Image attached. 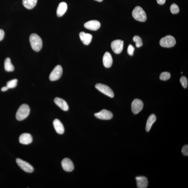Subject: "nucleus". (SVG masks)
I'll return each mask as SVG.
<instances>
[{"instance_id":"nucleus-1","label":"nucleus","mask_w":188,"mask_h":188,"mask_svg":"<svg viewBox=\"0 0 188 188\" xmlns=\"http://www.w3.org/2000/svg\"><path fill=\"white\" fill-rule=\"evenodd\" d=\"M29 41L32 48L36 52H39L41 49L43 43L41 38L36 34H32L29 37Z\"/></svg>"},{"instance_id":"nucleus-2","label":"nucleus","mask_w":188,"mask_h":188,"mask_svg":"<svg viewBox=\"0 0 188 188\" xmlns=\"http://www.w3.org/2000/svg\"><path fill=\"white\" fill-rule=\"evenodd\" d=\"M30 109L29 106L24 104L21 105L17 111L16 118L18 121H22L25 119L29 115Z\"/></svg>"},{"instance_id":"nucleus-3","label":"nucleus","mask_w":188,"mask_h":188,"mask_svg":"<svg viewBox=\"0 0 188 188\" xmlns=\"http://www.w3.org/2000/svg\"><path fill=\"white\" fill-rule=\"evenodd\" d=\"M132 15L133 18L136 20L144 22L147 20L146 13L140 6H137L133 9Z\"/></svg>"},{"instance_id":"nucleus-4","label":"nucleus","mask_w":188,"mask_h":188,"mask_svg":"<svg viewBox=\"0 0 188 188\" xmlns=\"http://www.w3.org/2000/svg\"><path fill=\"white\" fill-rule=\"evenodd\" d=\"M175 39L173 36L167 35L161 39L160 44L162 47L170 48L174 47L176 44Z\"/></svg>"},{"instance_id":"nucleus-5","label":"nucleus","mask_w":188,"mask_h":188,"mask_svg":"<svg viewBox=\"0 0 188 188\" xmlns=\"http://www.w3.org/2000/svg\"><path fill=\"white\" fill-rule=\"evenodd\" d=\"M95 87L99 91L107 95V96L111 98H113L114 97V94L113 90L109 86L105 84L98 83L96 84Z\"/></svg>"},{"instance_id":"nucleus-6","label":"nucleus","mask_w":188,"mask_h":188,"mask_svg":"<svg viewBox=\"0 0 188 188\" xmlns=\"http://www.w3.org/2000/svg\"><path fill=\"white\" fill-rule=\"evenodd\" d=\"M62 67L58 65L56 66L52 71L49 76V79L51 81H55L59 79L62 74Z\"/></svg>"},{"instance_id":"nucleus-7","label":"nucleus","mask_w":188,"mask_h":188,"mask_svg":"<svg viewBox=\"0 0 188 188\" xmlns=\"http://www.w3.org/2000/svg\"><path fill=\"white\" fill-rule=\"evenodd\" d=\"M16 162L19 167L24 171L28 173H31L34 171L33 167L27 162L19 158L16 159Z\"/></svg>"},{"instance_id":"nucleus-8","label":"nucleus","mask_w":188,"mask_h":188,"mask_svg":"<svg viewBox=\"0 0 188 188\" xmlns=\"http://www.w3.org/2000/svg\"><path fill=\"white\" fill-rule=\"evenodd\" d=\"M144 103L140 99H136L132 103L131 109L134 114H137L143 109Z\"/></svg>"},{"instance_id":"nucleus-9","label":"nucleus","mask_w":188,"mask_h":188,"mask_svg":"<svg viewBox=\"0 0 188 188\" xmlns=\"http://www.w3.org/2000/svg\"><path fill=\"white\" fill-rule=\"evenodd\" d=\"M124 41L121 40H114L111 43V47L112 50L116 54H119L122 52L124 48Z\"/></svg>"},{"instance_id":"nucleus-10","label":"nucleus","mask_w":188,"mask_h":188,"mask_svg":"<svg viewBox=\"0 0 188 188\" xmlns=\"http://www.w3.org/2000/svg\"><path fill=\"white\" fill-rule=\"evenodd\" d=\"M94 116L97 118L103 120H109L113 117L112 112L106 109H103L98 113H95Z\"/></svg>"},{"instance_id":"nucleus-11","label":"nucleus","mask_w":188,"mask_h":188,"mask_svg":"<svg viewBox=\"0 0 188 188\" xmlns=\"http://www.w3.org/2000/svg\"><path fill=\"white\" fill-rule=\"evenodd\" d=\"M84 26L88 29L96 31L100 28L101 24L98 21L91 20L84 24Z\"/></svg>"},{"instance_id":"nucleus-12","label":"nucleus","mask_w":188,"mask_h":188,"mask_svg":"<svg viewBox=\"0 0 188 188\" xmlns=\"http://www.w3.org/2000/svg\"><path fill=\"white\" fill-rule=\"evenodd\" d=\"M62 167L67 172H71L74 169V165L72 161L68 158H65L61 162Z\"/></svg>"},{"instance_id":"nucleus-13","label":"nucleus","mask_w":188,"mask_h":188,"mask_svg":"<svg viewBox=\"0 0 188 188\" xmlns=\"http://www.w3.org/2000/svg\"><path fill=\"white\" fill-rule=\"evenodd\" d=\"M103 65L106 68H109L112 66L113 63V58L111 54L109 52H106L103 58Z\"/></svg>"},{"instance_id":"nucleus-14","label":"nucleus","mask_w":188,"mask_h":188,"mask_svg":"<svg viewBox=\"0 0 188 188\" xmlns=\"http://www.w3.org/2000/svg\"><path fill=\"white\" fill-rule=\"evenodd\" d=\"M20 143L24 145H28L31 143L32 138L29 133H24L21 135L19 138Z\"/></svg>"},{"instance_id":"nucleus-15","label":"nucleus","mask_w":188,"mask_h":188,"mask_svg":"<svg viewBox=\"0 0 188 188\" xmlns=\"http://www.w3.org/2000/svg\"><path fill=\"white\" fill-rule=\"evenodd\" d=\"M138 188H146L148 185V179L145 176H138L136 178Z\"/></svg>"},{"instance_id":"nucleus-16","label":"nucleus","mask_w":188,"mask_h":188,"mask_svg":"<svg viewBox=\"0 0 188 188\" xmlns=\"http://www.w3.org/2000/svg\"><path fill=\"white\" fill-rule=\"evenodd\" d=\"M79 37L84 45H89L91 42L92 36L91 34L86 33L84 32H81L79 33Z\"/></svg>"},{"instance_id":"nucleus-17","label":"nucleus","mask_w":188,"mask_h":188,"mask_svg":"<svg viewBox=\"0 0 188 188\" xmlns=\"http://www.w3.org/2000/svg\"><path fill=\"white\" fill-rule=\"evenodd\" d=\"M54 102L58 107L65 111H68L69 109L68 105L65 101L61 98L57 97L54 100Z\"/></svg>"},{"instance_id":"nucleus-18","label":"nucleus","mask_w":188,"mask_h":188,"mask_svg":"<svg viewBox=\"0 0 188 188\" xmlns=\"http://www.w3.org/2000/svg\"><path fill=\"white\" fill-rule=\"evenodd\" d=\"M54 128L57 133L59 134H62L64 133V129L62 123L58 119H55L53 122Z\"/></svg>"},{"instance_id":"nucleus-19","label":"nucleus","mask_w":188,"mask_h":188,"mask_svg":"<svg viewBox=\"0 0 188 188\" xmlns=\"http://www.w3.org/2000/svg\"><path fill=\"white\" fill-rule=\"evenodd\" d=\"M67 9V5L65 2H62L60 3L58 6L57 11V14L58 17H60L62 16L66 13Z\"/></svg>"},{"instance_id":"nucleus-20","label":"nucleus","mask_w":188,"mask_h":188,"mask_svg":"<svg viewBox=\"0 0 188 188\" xmlns=\"http://www.w3.org/2000/svg\"><path fill=\"white\" fill-rule=\"evenodd\" d=\"M156 116L154 114H152L149 117L146 127V129L147 132L150 131L152 125L156 121Z\"/></svg>"},{"instance_id":"nucleus-21","label":"nucleus","mask_w":188,"mask_h":188,"mask_svg":"<svg viewBox=\"0 0 188 188\" xmlns=\"http://www.w3.org/2000/svg\"><path fill=\"white\" fill-rule=\"evenodd\" d=\"M37 2V0H23L22 4L25 7L31 10L35 7Z\"/></svg>"},{"instance_id":"nucleus-22","label":"nucleus","mask_w":188,"mask_h":188,"mask_svg":"<svg viewBox=\"0 0 188 188\" xmlns=\"http://www.w3.org/2000/svg\"><path fill=\"white\" fill-rule=\"evenodd\" d=\"M4 68L5 70L7 72H13L14 70V66L11 62L10 58H6L4 61Z\"/></svg>"},{"instance_id":"nucleus-23","label":"nucleus","mask_w":188,"mask_h":188,"mask_svg":"<svg viewBox=\"0 0 188 188\" xmlns=\"http://www.w3.org/2000/svg\"><path fill=\"white\" fill-rule=\"evenodd\" d=\"M133 41L136 43V46L139 47L142 46L143 45L142 38L138 36H135L133 38Z\"/></svg>"},{"instance_id":"nucleus-24","label":"nucleus","mask_w":188,"mask_h":188,"mask_svg":"<svg viewBox=\"0 0 188 188\" xmlns=\"http://www.w3.org/2000/svg\"><path fill=\"white\" fill-rule=\"evenodd\" d=\"M18 80L16 79L11 80L7 82L6 86L9 88H14L17 85Z\"/></svg>"},{"instance_id":"nucleus-25","label":"nucleus","mask_w":188,"mask_h":188,"mask_svg":"<svg viewBox=\"0 0 188 188\" xmlns=\"http://www.w3.org/2000/svg\"><path fill=\"white\" fill-rule=\"evenodd\" d=\"M170 10L171 12L173 14H177L178 13L179 11V9L178 6L176 4H172L170 6Z\"/></svg>"},{"instance_id":"nucleus-26","label":"nucleus","mask_w":188,"mask_h":188,"mask_svg":"<svg viewBox=\"0 0 188 188\" xmlns=\"http://www.w3.org/2000/svg\"><path fill=\"white\" fill-rule=\"evenodd\" d=\"M171 77L170 73L168 72L162 73L160 75V79L161 80L167 81L170 79Z\"/></svg>"},{"instance_id":"nucleus-27","label":"nucleus","mask_w":188,"mask_h":188,"mask_svg":"<svg viewBox=\"0 0 188 188\" xmlns=\"http://www.w3.org/2000/svg\"><path fill=\"white\" fill-rule=\"evenodd\" d=\"M180 82L183 87L187 88L188 87V80L187 78L184 76H183L181 78Z\"/></svg>"},{"instance_id":"nucleus-28","label":"nucleus","mask_w":188,"mask_h":188,"mask_svg":"<svg viewBox=\"0 0 188 188\" xmlns=\"http://www.w3.org/2000/svg\"><path fill=\"white\" fill-rule=\"evenodd\" d=\"M134 50L135 47L132 45H129L128 48H127V53H128L129 55L131 56L133 55Z\"/></svg>"},{"instance_id":"nucleus-29","label":"nucleus","mask_w":188,"mask_h":188,"mask_svg":"<svg viewBox=\"0 0 188 188\" xmlns=\"http://www.w3.org/2000/svg\"><path fill=\"white\" fill-rule=\"evenodd\" d=\"M181 152L185 156H187L188 155V146L187 145H186L183 147L181 150Z\"/></svg>"},{"instance_id":"nucleus-30","label":"nucleus","mask_w":188,"mask_h":188,"mask_svg":"<svg viewBox=\"0 0 188 188\" xmlns=\"http://www.w3.org/2000/svg\"><path fill=\"white\" fill-rule=\"evenodd\" d=\"M5 36V33L3 29H0V41L3 40Z\"/></svg>"},{"instance_id":"nucleus-31","label":"nucleus","mask_w":188,"mask_h":188,"mask_svg":"<svg viewBox=\"0 0 188 188\" xmlns=\"http://www.w3.org/2000/svg\"><path fill=\"white\" fill-rule=\"evenodd\" d=\"M158 4L160 5H163L165 3L166 0H157Z\"/></svg>"},{"instance_id":"nucleus-32","label":"nucleus","mask_w":188,"mask_h":188,"mask_svg":"<svg viewBox=\"0 0 188 188\" xmlns=\"http://www.w3.org/2000/svg\"><path fill=\"white\" fill-rule=\"evenodd\" d=\"M8 89H9V88H8V87L6 86L2 88H1V91H2L3 92L5 91H7Z\"/></svg>"},{"instance_id":"nucleus-33","label":"nucleus","mask_w":188,"mask_h":188,"mask_svg":"<svg viewBox=\"0 0 188 188\" xmlns=\"http://www.w3.org/2000/svg\"><path fill=\"white\" fill-rule=\"evenodd\" d=\"M95 1H98V2H101L103 1V0H95Z\"/></svg>"}]
</instances>
